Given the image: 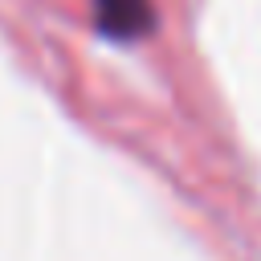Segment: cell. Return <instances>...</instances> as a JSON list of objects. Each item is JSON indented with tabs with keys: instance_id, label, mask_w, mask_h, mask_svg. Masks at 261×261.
Listing matches in <instances>:
<instances>
[{
	"instance_id": "cell-1",
	"label": "cell",
	"mask_w": 261,
	"mask_h": 261,
	"mask_svg": "<svg viewBox=\"0 0 261 261\" xmlns=\"http://www.w3.org/2000/svg\"><path fill=\"white\" fill-rule=\"evenodd\" d=\"M94 16L106 37H143L155 24L151 0H94Z\"/></svg>"
}]
</instances>
